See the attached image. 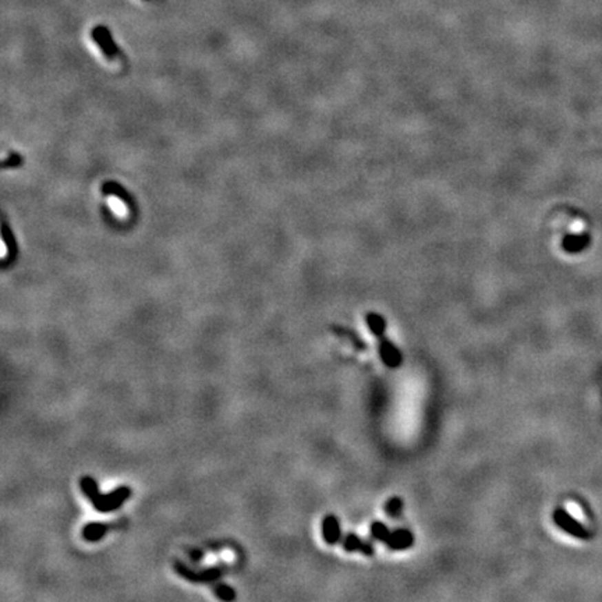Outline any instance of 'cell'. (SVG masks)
I'll return each mask as SVG.
<instances>
[{"label":"cell","instance_id":"1","mask_svg":"<svg viewBox=\"0 0 602 602\" xmlns=\"http://www.w3.org/2000/svg\"><path fill=\"white\" fill-rule=\"evenodd\" d=\"M80 487L83 494L91 501L94 508L102 513H109L118 509L132 497V488L126 486L117 487L110 494H101L96 481L90 475H84L80 479Z\"/></svg>","mask_w":602,"mask_h":602},{"label":"cell","instance_id":"2","mask_svg":"<svg viewBox=\"0 0 602 602\" xmlns=\"http://www.w3.org/2000/svg\"><path fill=\"white\" fill-rule=\"evenodd\" d=\"M91 37L94 39V42L99 46V49L102 50V53L105 54L106 59L109 60H114L116 57L120 56V50L110 34V31L103 27V25H98L92 30Z\"/></svg>","mask_w":602,"mask_h":602},{"label":"cell","instance_id":"3","mask_svg":"<svg viewBox=\"0 0 602 602\" xmlns=\"http://www.w3.org/2000/svg\"><path fill=\"white\" fill-rule=\"evenodd\" d=\"M380 354L384 363L391 369H397L402 364V353L388 339H382L380 344Z\"/></svg>","mask_w":602,"mask_h":602},{"label":"cell","instance_id":"4","mask_svg":"<svg viewBox=\"0 0 602 602\" xmlns=\"http://www.w3.org/2000/svg\"><path fill=\"white\" fill-rule=\"evenodd\" d=\"M385 544L388 546V548L395 551L407 550L414 544V537L408 530H396L391 532L389 538L385 541Z\"/></svg>","mask_w":602,"mask_h":602},{"label":"cell","instance_id":"5","mask_svg":"<svg viewBox=\"0 0 602 602\" xmlns=\"http://www.w3.org/2000/svg\"><path fill=\"white\" fill-rule=\"evenodd\" d=\"M322 537L325 539V543L329 546L336 544L340 539L342 530H340L339 520L335 516H326L322 520Z\"/></svg>","mask_w":602,"mask_h":602},{"label":"cell","instance_id":"6","mask_svg":"<svg viewBox=\"0 0 602 602\" xmlns=\"http://www.w3.org/2000/svg\"><path fill=\"white\" fill-rule=\"evenodd\" d=\"M176 569L177 572L182 574L183 577L191 580V581H211V580H216L220 576V570L219 569H209L204 573H194L190 569H187L183 563H176Z\"/></svg>","mask_w":602,"mask_h":602},{"label":"cell","instance_id":"7","mask_svg":"<svg viewBox=\"0 0 602 602\" xmlns=\"http://www.w3.org/2000/svg\"><path fill=\"white\" fill-rule=\"evenodd\" d=\"M343 548L349 552H363L364 555H373L374 554V547L370 543H366L361 538H358L355 534H349L346 535L344 541H343Z\"/></svg>","mask_w":602,"mask_h":602},{"label":"cell","instance_id":"8","mask_svg":"<svg viewBox=\"0 0 602 602\" xmlns=\"http://www.w3.org/2000/svg\"><path fill=\"white\" fill-rule=\"evenodd\" d=\"M109 526L105 523H98V521H92L84 526L83 528V538L88 543H96V541H101L105 534L107 532Z\"/></svg>","mask_w":602,"mask_h":602},{"label":"cell","instance_id":"9","mask_svg":"<svg viewBox=\"0 0 602 602\" xmlns=\"http://www.w3.org/2000/svg\"><path fill=\"white\" fill-rule=\"evenodd\" d=\"M555 521H557L562 528H565L566 531H570V532H573V534H579V530H581L580 524L577 523L579 520L574 519L572 515H569V513L565 512V510H559V512L555 513Z\"/></svg>","mask_w":602,"mask_h":602},{"label":"cell","instance_id":"10","mask_svg":"<svg viewBox=\"0 0 602 602\" xmlns=\"http://www.w3.org/2000/svg\"><path fill=\"white\" fill-rule=\"evenodd\" d=\"M367 325L371 329V332L377 336V338H384L385 329H386V321L384 320L382 315L375 314V313H370L366 317Z\"/></svg>","mask_w":602,"mask_h":602},{"label":"cell","instance_id":"11","mask_svg":"<svg viewBox=\"0 0 602 602\" xmlns=\"http://www.w3.org/2000/svg\"><path fill=\"white\" fill-rule=\"evenodd\" d=\"M371 535L375 538V539H378V541H382V543H385V541L389 538V535H391V531H389V528L386 527V524H384L382 521H374L373 524H371Z\"/></svg>","mask_w":602,"mask_h":602},{"label":"cell","instance_id":"12","mask_svg":"<svg viewBox=\"0 0 602 602\" xmlns=\"http://www.w3.org/2000/svg\"><path fill=\"white\" fill-rule=\"evenodd\" d=\"M385 510L388 513V516L391 517H399L402 515L403 510V501L400 498H391L386 505H385Z\"/></svg>","mask_w":602,"mask_h":602},{"label":"cell","instance_id":"13","mask_svg":"<svg viewBox=\"0 0 602 602\" xmlns=\"http://www.w3.org/2000/svg\"><path fill=\"white\" fill-rule=\"evenodd\" d=\"M214 592L218 598H220L223 601H233L236 598V591L226 584H218L214 588Z\"/></svg>","mask_w":602,"mask_h":602},{"label":"cell","instance_id":"14","mask_svg":"<svg viewBox=\"0 0 602 602\" xmlns=\"http://www.w3.org/2000/svg\"><path fill=\"white\" fill-rule=\"evenodd\" d=\"M21 162H23V159L20 158V155L13 154V155L9 156L8 160L3 162V166H5V167H16V166H19Z\"/></svg>","mask_w":602,"mask_h":602},{"label":"cell","instance_id":"15","mask_svg":"<svg viewBox=\"0 0 602 602\" xmlns=\"http://www.w3.org/2000/svg\"><path fill=\"white\" fill-rule=\"evenodd\" d=\"M190 558H191L193 561L198 562V561L203 558V552H201V551H191V552H190Z\"/></svg>","mask_w":602,"mask_h":602}]
</instances>
